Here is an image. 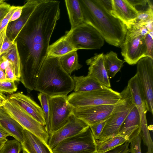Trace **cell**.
<instances>
[{
    "instance_id": "obj_8",
    "label": "cell",
    "mask_w": 153,
    "mask_h": 153,
    "mask_svg": "<svg viewBox=\"0 0 153 153\" xmlns=\"http://www.w3.org/2000/svg\"><path fill=\"white\" fill-rule=\"evenodd\" d=\"M2 107L24 129L35 135L48 144L50 135L46 126L41 124L9 98L4 102Z\"/></svg>"
},
{
    "instance_id": "obj_40",
    "label": "cell",
    "mask_w": 153,
    "mask_h": 153,
    "mask_svg": "<svg viewBox=\"0 0 153 153\" xmlns=\"http://www.w3.org/2000/svg\"><path fill=\"white\" fill-rule=\"evenodd\" d=\"M11 6L5 2L0 5V22L8 13Z\"/></svg>"
},
{
    "instance_id": "obj_51",
    "label": "cell",
    "mask_w": 153,
    "mask_h": 153,
    "mask_svg": "<svg viewBox=\"0 0 153 153\" xmlns=\"http://www.w3.org/2000/svg\"><path fill=\"white\" fill-rule=\"evenodd\" d=\"M0 127H1V126H0Z\"/></svg>"
},
{
    "instance_id": "obj_11",
    "label": "cell",
    "mask_w": 153,
    "mask_h": 153,
    "mask_svg": "<svg viewBox=\"0 0 153 153\" xmlns=\"http://www.w3.org/2000/svg\"><path fill=\"white\" fill-rule=\"evenodd\" d=\"M137 64V74L146 99L147 111L153 114V58L145 56Z\"/></svg>"
},
{
    "instance_id": "obj_20",
    "label": "cell",
    "mask_w": 153,
    "mask_h": 153,
    "mask_svg": "<svg viewBox=\"0 0 153 153\" xmlns=\"http://www.w3.org/2000/svg\"><path fill=\"white\" fill-rule=\"evenodd\" d=\"M0 125L10 136L21 143L24 142L23 131L24 128L13 119L2 107H0Z\"/></svg>"
},
{
    "instance_id": "obj_15",
    "label": "cell",
    "mask_w": 153,
    "mask_h": 153,
    "mask_svg": "<svg viewBox=\"0 0 153 153\" xmlns=\"http://www.w3.org/2000/svg\"><path fill=\"white\" fill-rule=\"evenodd\" d=\"M40 0H28L23 6V14L16 21L8 25L6 34L13 41L15 42L20 32L27 24L34 11Z\"/></svg>"
},
{
    "instance_id": "obj_4",
    "label": "cell",
    "mask_w": 153,
    "mask_h": 153,
    "mask_svg": "<svg viewBox=\"0 0 153 153\" xmlns=\"http://www.w3.org/2000/svg\"><path fill=\"white\" fill-rule=\"evenodd\" d=\"M153 30V22L142 26L127 28L124 41L120 46L124 61L130 65L137 63L146 56L145 37L149 30Z\"/></svg>"
},
{
    "instance_id": "obj_6",
    "label": "cell",
    "mask_w": 153,
    "mask_h": 153,
    "mask_svg": "<svg viewBox=\"0 0 153 153\" xmlns=\"http://www.w3.org/2000/svg\"><path fill=\"white\" fill-rule=\"evenodd\" d=\"M121 99L120 93L107 87L88 92H74L67 96L68 102L74 108L115 104Z\"/></svg>"
},
{
    "instance_id": "obj_46",
    "label": "cell",
    "mask_w": 153,
    "mask_h": 153,
    "mask_svg": "<svg viewBox=\"0 0 153 153\" xmlns=\"http://www.w3.org/2000/svg\"><path fill=\"white\" fill-rule=\"evenodd\" d=\"M7 27L0 33V50L2 45L4 34L6 32Z\"/></svg>"
},
{
    "instance_id": "obj_42",
    "label": "cell",
    "mask_w": 153,
    "mask_h": 153,
    "mask_svg": "<svg viewBox=\"0 0 153 153\" xmlns=\"http://www.w3.org/2000/svg\"><path fill=\"white\" fill-rule=\"evenodd\" d=\"M99 1L103 7L107 11L110 13L112 9V0H99Z\"/></svg>"
},
{
    "instance_id": "obj_50",
    "label": "cell",
    "mask_w": 153,
    "mask_h": 153,
    "mask_svg": "<svg viewBox=\"0 0 153 153\" xmlns=\"http://www.w3.org/2000/svg\"><path fill=\"white\" fill-rule=\"evenodd\" d=\"M23 153H27L25 151L23 150Z\"/></svg>"
},
{
    "instance_id": "obj_44",
    "label": "cell",
    "mask_w": 153,
    "mask_h": 153,
    "mask_svg": "<svg viewBox=\"0 0 153 153\" xmlns=\"http://www.w3.org/2000/svg\"><path fill=\"white\" fill-rule=\"evenodd\" d=\"M9 135L3 128L0 127V140L6 139Z\"/></svg>"
},
{
    "instance_id": "obj_45",
    "label": "cell",
    "mask_w": 153,
    "mask_h": 153,
    "mask_svg": "<svg viewBox=\"0 0 153 153\" xmlns=\"http://www.w3.org/2000/svg\"><path fill=\"white\" fill-rule=\"evenodd\" d=\"M7 99L1 92H0V107H2L4 102Z\"/></svg>"
},
{
    "instance_id": "obj_30",
    "label": "cell",
    "mask_w": 153,
    "mask_h": 153,
    "mask_svg": "<svg viewBox=\"0 0 153 153\" xmlns=\"http://www.w3.org/2000/svg\"><path fill=\"white\" fill-rule=\"evenodd\" d=\"M22 150L21 143L16 139L7 140L0 149V153H20Z\"/></svg>"
},
{
    "instance_id": "obj_21",
    "label": "cell",
    "mask_w": 153,
    "mask_h": 153,
    "mask_svg": "<svg viewBox=\"0 0 153 153\" xmlns=\"http://www.w3.org/2000/svg\"><path fill=\"white\" fill-rule=\"evenodd\" d=\"M22 149L27 153H53L48 146L38 137L24 129Z\"/></svg>"
},
{
    "instance_id": "obj_27",
    "label": "cell",
    "mask_w": 153,
    "mask_h": 153,
    "mask_svg": "<svg viewBox=\"0 0 153 153\" xmlns=\"http://www.w3.org/2000/svg\"><path fill=\"white\" fill-rule=\"evenodd\" d=\"M61 65L64 70L70 75L74 71L81 68L82 65L78 62L76 51H74L59 57Z\"/></svg>"
},
{
    "instance_id": "obj_19",
    "label": "cell",
    "mask_w": 153,
    "mask_h": 153,
    "mask_svg": "<svg viewBox=\"0 0 153 153\" xmlns=\"http://www.w3.org/2000/svg\"><path fill=\"white\" fill-rule=\"evenodd\" d=\"M141 125L140 115L134 105L122 124L118 134L125 137L129 141L140 134Z\"/></svg>"
},
{
    "instance_id": "obj_36",
    "label": "cell",
    "mask_w": 153,
    "mask_h": 153,
    "mask_svg": "<svg viewBox=\"0 0 153 153\" xmlns=\"http://www.w3.org/2000/svg\"><path fill=\"white\" fill-rule=\"evenodd\" d=\"M19 7L13 6H11L8 13L0 22V33L7 27L13 13Z\"/></svg>"
},
{
    "instance_id": "obj_49",
    "label": "cell",
    "mask_w": 153,
    "mask_h": 153,
    "mask_svg": "<svg viewBox=\"0 0 153 153\" xmlns=\"http://www.w3.org/2000/svg\"><path fill=\"white\" fill-rule=\"evenodd\" d=\"M4 2V0H0V5Z\"/></svg>"
},
{
    "instance_id": "obj_16",
    "label": "cell",
    "mask_w": 153,
    "mask_h": 153,
    "mask_svg": "<svg viewBox=\"0 0 153 153\" xmlns=\"http://www.w3.org/2000/svg\"><path fill=\"white\" fill-rule=\"evenodd\" d=\"M104 55L103 53L95 54L86 61L89 65L87 75L103 86L110 88L109 78L104 65Z\"/></svg>"
},
{
    "instance_id": "obj_24",
    "label": "cell",
    "mask_w": 153,
    "mask_h": 153,
    "mask_svg": "<svg viewBox=\"0 0 153 153\" xmlns=\"http://www.w3.org/2000/svg\"><path fill=\"white\" fill-rule=\"evenodd\" d=\"M65 1L71 29L84 22L82 13L79 0H66Z\"/></svg>"
},
{
    "instance_id": "obj_3",
    "label": "cell",
    "mask_w": 153,
    "mask_h": 153,
    "mask_svg": "<svg viewBox=\"0 0 153 153\" xmlns=\"http://www.w3.org/2000/svg\"><path fill=\"white\" fill-rule=\"evenodd\" d=\"M74 86L73 78L62 67L59 57L46 58L39 72L34 90L49 97L67 96Z\"/></svg>"
},
{
    "instance_id": "obj_28",
    "label": "cell",
    "mask_w": 153,
    "mask_h": 153,
    "mask_svg": "<svg viewBox=\"0 0 153 153\" xmlns=\"http://www.w3.org/2000/svg\"><path fill=\"white\" fill-rule=\"evenodd\" d=\"M128 141L124 136L119 134L102 142H99L96 140L97 152L103 153L112 150L123 144Z\"/></svg>"
},
{
    "instance_id": "obj_48",
    "label": "cell",
    "mask_w": 153,
    "mask_h": 153,
    "mask_svg": "<svg viewBox=\"0 0 153 153\" xmlns=\"http://www.w3.org/2000/svg\"><path fill=\"white\" fill-rule=\"evenodd\" d=\"M7 140H8L7 139L0 140V149Z\"/></svg>"
},
{
    "instance_id": "obj_41",
    "label": "cell",
    "mask_w": 153,
    "mask_h": 153,
    "mask_svg": "<svg viewBox=\"0 0 153 153\" xmlns=\"http://www.w3.org/2000/svg\"><path fill=\"white\" fill-rule=\"evenodd\" d=\"M127 1L135 8L138 6L144 7L148 4L147 0H127Z\"/></svg>"
},
{
    "instance_id": "obj_17",
    "label": "cell",
    "mask_w": 153,
    "mask_h": 153,
    "mask_svg": "<svg viewBox=\"0 0 153 153\" xmlns=\"http://www.w3.org/2000/svg\"><path fill=\"white\" fill-rule=\"evenodd\" d=\"M111 14L129 28L138 16L139 11L127 0H112Z\"/></svg>"
},
{
    "instance_id": "obj_39",
    "label": "cell",
    "mask_w": 153,
    "mask_h": 153,
    "mask_svg": "<svg viewBox=\"0 0 153 153\" xmlns=\"http://www.w3.org/2000/svg\"><path fill=\"white\" fill-rule=\"evenodd\" d=\"M6 79L13 81H17L13 67L11 64L7 65L5 69Z\"/></svg>"
},
{
    "instance_id": "obj_18",
    "label": "cell",
    "mask_w": 153,
    "mask_h": 153,
    "mask_svg": "<svg viewBox=\"0 0 153 153\" xmlns=\"http://www.w3.org/2000/svg\"><path fill=\"white\" fill-rule=\"evenodd\" d=\"M133 102L139 113L142 124L147 123L146 113L147 111L145 97L136 74L128 82Z\"/></svg>"
},
{
    "instance_id": "obj_13",
    "label": "cell",
    "mask_w": 153,
    "mask_h": 153,
    "mask_svg": "<svg viewBox=\"0 0 153 153\" xmlns=\"http://www.w3.org/2000/svg\"><path fill=\"white\" fill-rule=\"evenodd\" d=\"M88 127L87 124L73 114L66 124L50 135L48 146L52 150L60 142L78 134Z\"/></svg>"
},
{
    "instance_id": "obj_22",
    "label": "cell",
    "mask_w": 153,
    "mask_h": 153,
    "mask_svg": "<svg viewBox=\"0 0 153 153\" xmlns=\"http://www.w3.org/2000/svg\"><path fill=\"white\" fill-rule=\"evenodd\" d=\"M77 51L64 36L49 46L46 58L59 57L70 52Z\"/></svg>"
},
{
    "instance_id": "obj_1",
    "label": "cell",
    "mask_w": 153,
    "mask_h": 153,
    "mask_svg": "<svg viewBox=\"0 0 153 153\" xmlns=\"http://www.w3.org/2000/svg\"><path fill=\"white\" fill-rule=\"evenodd\" d=\"M59 4L58 1L40 0L27 23L29 30L23 40L27 53L22 64L19 81L27 89H34L46 58L51 35L60 18Z\"/></svg>"
},
{
    "instance_id": "obj_23",
    "label": "cell",
    "mask_w": 153,
    "mask_h": 153,
    "mask_svg": "<svg viewBox=\"0 0 153 153\" xmlns=\"http://www.w3.org/2000/svg\"><path fill=\"white\" fill-rule=\"evenodd\" d=\"M74 83V92H85L105 88L87 75L72 77Z\"/></svg>"
},
{
    "instance_id": "obj_9",
    "label": "cell",
    "mask_w": 153,
    "mask_h": 153,
    "mask_svg": "<svg viewBox=\"0 0 153 153\" xmlns=\"http://www.w3.org/2000/svg\"><path fill=\"white\" fill-rule=\"evenodd\" d=\"M53 153H95L97 144L89 126L59 143L52 150Z\"/></svg>"
},
{
    "instance_id": "obj_37",
    "label": "cell",
    "mask_w": 153,
    "mask_h": 153,
    "mask_svg": "<svg viewBox=\"0 0 153 153\" xmlns=\"http://www.w3.org/2000/svg\"><path fill=\"white\" fill-rule=\"evenodd\" d=\"M14 42H13L8 37L6 32L4 34L2 45L0 50V57L8 51L12 47Z\"/></svg>"
},
{
    "instance_id": "obj_26",
    "label": "cell",
    "mask_w": 153,
    "mask_h": 153,
    "mask_svg": "<svg viewBox=\"0 0 153 153\" xmlns=\"http://www.w3.org/2000/svg\"><path fill=\"white\" fill-rule=\"evenodd\" d=\"M0 57L8 60L11 63L13 67L17 81H19L22 65L17 42L15 41L12 47Z\"/></svg>"
},
{
    "instance_id": "obj_34",
    "label": "cell",
    "mask_w": 153,
    "mask_h": 153,
    "mask_svg": "<svg viewBox=\"0 0 153 153\" xmlns=\"http://www.w3.org/2000/svg\"><path fill=\"white\" fill-rule=\"evenodd\" d=\"M147 48L146 56L153 58V30H149L145 37Z\"/></svg>"
},
{
    "instance_id": "obj_5",
    "label": "cell",
    "mask_w": 153,
    "mask_h": 153,
    "mask_svg": "<svg viewBox=\"0 0 153 153\" xmlns=\"http://www.w3.org/2000/svg\"><path fill=\"white\" fill-rule=\"evenodd\" d=\"M120 101L117 103L106 120L102 134L98 140L102 142L118 134L120 127L134 105L130 89L127 85L120 93Z\"/></svg>"
},
{
    "instance_id": "obj_7",
    "label": "cell",
    "mask_w": 153,
    "mask_h": 153,
    "mask_svg": "<svg viewBox=\"0 0 153 153\" xmlns=\"http://www.w3.org/2000/svg\"><path fill=\"white\" fill-rule=\"evenodd\" d=\"M64 36L77 50L100 49L104 44V40L99 32L84 22L67 31Z\"/></svg>"
},
{
    "instance_id": "obj_12",
    "label": "cell",
    "mask_w": 153,
    "mask_h": 153,
    "mask_svg": "<svg viewBox=\"0 0 153 153\" xmlns=\"http://www.w3.org/2000/svg\"><path fill=\"white\" fill-rule=\"evenodd\" d=\"M116 104L74 108L73 114L90 126L106 120Z\"/></svg>"
},
{
    "instance_id": "obj_35",
    "label": "cell",
    "mask_w": 153,
    "mask_h": 153,
    "mask_svg": "<svg viewBox=\"0 0 153 153\" xmlns=\"http://www.w3.org/2000/svg\"><path fill=\"white\" fill-rule=\"evenodd\" d=\"M106 120L89 126L93 136L95 140H98L102 134L105 125Z\"/></svg>"
},
{
    "instance_id": "obj_29",
    "label": "cell",
    "mask_w": 153,
    "mask_h": 153,
    "mask_svg": "<svg viewBox=\"0 0 153 153\" xmlns=\"http://www.w3.org/2000/svg\"><path fill=\"white\" fill-rule=\"evenodd\" d=\"M148 5L146 9L139 11L137 16L129 27L142 26L153 22V5Z\"/></svg>"
},
{
    "instance_id": "obj_2",
    "label": "cell",
    "mask_w": 153,
    "mask_h": 153,
    "mask_svg": "<svg viewBox=\"0 0 153 153\" xmlns=\"http://www.w3.org/2000/svg\"><path fill=\"white\" fill-rule=\"evenodd\" d=\"M79 1L83 22L96 29L108 44L120 47L126 34L125 25L107 11L99 0Z\"/></svg>"
},
{
    "instance_id": "obj_47",
    "label": "cell",
    "mask_w": 153,
    "mask_h": 153,
    "mask_svg": "<svg viewBox=\"0 0 153 153\" xmlns=\"http://www.w3.org/2000/svg\"><path fill=\"white\" fill-rule=\"evenodd\" d=\"M6 79L5 73L0 67V80H3Z\"/></svg>"
},
{
    "instance_id": "obj_14",
    "label": "cell",
    "mask_w": 153,
    "mask_h": 153,
    "mask_svg": "<svg viewBox=\"0 0 153 153\" xmlns=\"http://www.w3.org/2000/svg\"><path fill=\"white\" fill-rule=\"evenodd\" d=\"M9 99L41 124L46 126L45 117L42 107L30 97L22 92H18L11 95Z\"/></svg>"
},
{
    "instance_id": "obj_25",
    "label": "cell",
    "mask_w": 153,
    "mask_h": 153,
    "mask_svg": "<svg viewBox=\"0 0 153 153\" xmlns=\"http://www.w3.org/2000/svg\"><path fill=\"white\" fill-rule=\"evenodd\" d=\"M103 58L105 68L109 79L115 75L125 62L124 60L119 59L117 53L112 51L104 54Z\"/></svg>"
},
{
    "instance_id": "obj_10",
    "label": "cell",
    "mask_w": 153,
    "mask_h": 153,
    "mask_svg": "<svg viewBox=\"0 0 153 153\" xmlns=\"http://www.w3.org/2000/svg\"><path fill=\"white\" fill-rule=\"evenodd\" d=\"M49 135L66 124L73 114L74 107L68 102L67 96L49 97Z\"/></svg>"
},
{
    "instance_id": "obj_43",
    "label": "cell",
    "mask_w": 153,
    "mask_h": 153,
    "mask_svg": "<svg viewBox=\"0 0 153 153\" xmlns=\"http://www.w3.org/2000/svg\"><path fill=\"white\" fill-rule=\"evenodd\" d=\"M23 6H19L13 13L10 20V22H13L19 19L21 16Z\"/></svg>"
},
{
    "instance_id": "obj_38",
    "label": "cell",
    "mask_w": 153,
    "mask_h": 153,
    "mask_svg": "<svg viewBox=\"0 0 153 153\" xmlns=\"http://www.w3.org/2000/svg\"><path fill=\"white\" fill-rule=\"evenodd\" d=\"M129 144V142L127 141L123 145L114 149L103 153H130ZM95 153H98L95 152Z\"/></svg>"
},
{
    "instance_id": "obj_32",
    "label": "cell",
    "mask_w": 153,
    "mask_h": 153,
    "mask_svg": "<svg viewBox=\"0 0 153 153\" xmlns=\"http://www.w3.org/2000/svg\"><path fill=\"white\" fill-rule=\"evenodd\" d=\"M17 89L14 81L6 79L0 80V92L11 94Z\"/></svg>"
},
{
    "instance_id": "obj_33",
    "label": "cell",
    "mask_w": 153,
    "mask_h": 153,
    "mask_svg": "<svg viewBox=\"0 0 153 153\" xmlns=\"http://www.w3.org/2000/svg\"><path fill=\"white\" fill-rule=\"evenodd\" d=\"M141 138L140 134L132 138L129 141L130 153H142L141 148Z\"/></svg>"
},
{
    "instance_id": "obj_31",
    "label": "cell",
    "mask_w": 153,
    "mask_h": 153,
    "mask_svg": "<svg viewBox=\"0 0 153 153\" xmlns=\"http://www.w3.org/2000/svg\"><path fill=\"white\" fill-rule=\"evenodd\" d=\"M38 98L44 113L46 123V127L49 133L50 130L49 97L45 94L40 93L38 95Z\"/></svg>"
}]
</instances>
